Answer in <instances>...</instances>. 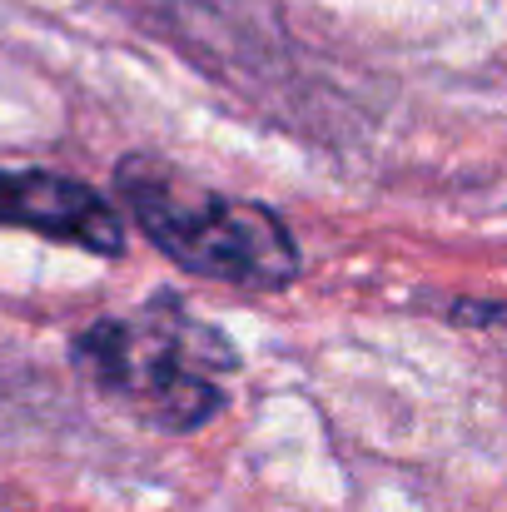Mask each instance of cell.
I'll return each instance as SVG.
<instances>
[{
	"label": "cell",
	"mask_w": 507,
	"mask_h": 512,
	"mask_svg": "<svg viewBox=\"0 0 507 512\" xmlns=\"http://www.w3.org/2000/svg\"><path fill=\"white\" fill-rule=\"evenodd\" d=\"M115 194L169 259L199 279L239 289H284L299 279V244L274 209L219 194L160 155H125Z\"/></svg>",
	"instance_id": "1"
},
{
	"label": "cell",
	"mask_w": 507,
	"mask_h": 512,
	"mask_svg": "<svg viewBox=\"0 0 507 512\" xmlns=\"http://www.w3.org/2000/svg\"><path fill=\"white\" fill-rule=\"evenodd\" d=\"M70 358L100 393L165 433H194L219 418L234 368V348L179 304L95 319L70 343Z\"/></svg>",
	"instance_id": "2"
},
{
	"label": "cell",
	"mask_w": 507,
	"mask_h": 512,
	"mask_svg": "<svg viewBox=\"0 0 507 512\" xmlns=\"http://www.w3.org/2000/svg\"><path fill=\"white\" fill-rule=\"evenodd\" d=\"M0 229H30L90 254L125 249L120 209L85 179L55 170H0Z\"/></svg>",
	"instance_id": "3"
}]
</instances>
